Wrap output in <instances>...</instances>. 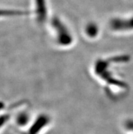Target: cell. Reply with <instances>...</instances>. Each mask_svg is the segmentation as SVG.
<instances>
[{
  "mask_svg": "<svg viewBox=\"0 0 133 134\" xmlns=\"http://www.w3.org/2000/svg\"><path fill=\"white\" fill-rule=\"evenodd\" d=\"M52 26L54 32H55L54 36L56 40L59 45L67 46L72 43L73 37L71 33L61 20L59 19H53Z\"/></svg>",
  "mask_w": 133,
  "mask_h": 134,
  "instance_id": "1",
  "label": "cell"
},
{
  "mask_svg": "<svg viewBox=\"0 0 133 134\" xmlns=\"http://www.w3.org/2000/svg\"><path fill=\"white\" fill-rule=\"evenodd\" d=\"M110 29L115 32H124L133 28V20L125 19H113L110 22Z\"/></svg>",
  "mask_w": 133,
  "mask_h": 134,
  "instance_id": "2",
  "label": "cell"
},
{
  "mask_svg": "<svg viewBox=\"0 0 133 134\" xmlns=\"http://www.w3.org/2000/svg\"><path fill=\"white\" fill-rule=\"evenodd\" d=\"M97 31V27L95 25H88L86 29V33L88 37H95L98 34Z\"/></svg>",
  "mask_w": 133,
  "mask_h": 134,
  "instance_id": "3",
  "label": "cell"
}]
</instances>
